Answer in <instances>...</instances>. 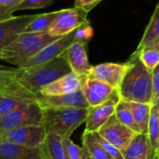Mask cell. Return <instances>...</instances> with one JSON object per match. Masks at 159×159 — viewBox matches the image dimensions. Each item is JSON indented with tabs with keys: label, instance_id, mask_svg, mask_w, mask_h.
<instances>
[{
	"label": "cell",
	"instance_id": "603a6c76",
	"mask_svg": "<svg viewBox=\"0 0 159 159\" xmlns=\"http://www.w3.org/2000/svg\"><path fill=\"white\" fill-rule=\"evenodd\" d=\"M134 117V121L140 129L141 133L147 134L148 125L151 116L152 104L141 102H129Z\"/></svg>",
	"mask_w": 159,
	"mask_h": 159
},
{
	"label": "cell",
	"instance_id": "484cf974",
	"mask_svg": "<svg viewBox=\"0 0 159 159\" xmlns=\"http://www.w3.org/2000/svg\"><path fill=\"white\" fill-rule=\"evenodd\" d=\"M133 55L138 56L143 64L150 71L153 72L154 69L159 64V51L149 47L140 52H134Z\"/></svg>",
	"mask_w": 159,
	"mask_h": 159
},
{
	"label": "cell",
	"instance_id": "4dcf8cb0",
	"mask_svg": "<svg viewBox=\"0 0 159 159\" xmlns=\"http://www.w3.org/2000/svg\"><path fill=\"white\" fill-rule=\"evenodd\" d=\"M54 0H23L18 7V10L44 8L51 5Z\"/></svg>",
	"mask_w": 159,
	"mask_h": 159
},
{
	"label": "cell",
	"instance_id": "4fadbf2b",
	"mask_svg": "<svg viewBox=\"0 0 159 159\" xmlns=\"http://www.w3.org/2000/svg\"><path fill=\"white\" fill-rule=\"evenodd\" d=\"M75 40H76V36H75V30L71 34L64 35L62 37H60L56 41H54L51 44L45 47L38 53H36L34 57H32L30 60H28L20 68L25 69V68L34 67V66L46 63V62H48V61H49L55 58H58Z\"/></svg>",
	"mask_w": 159,
	"mask_h": 159
},
{
	"label": "cell",
	"instance_id": "83f0119b",
	"mask_svg": "<svg viewBox=\"0 0 159 159\" xmlns=\"http://www.w3.org/2000/svg\"><path fill=\"white\" fill-rule=\"evenodd\" d=\"M62 143L70 159H87L82 147L76 145L70 137H63Z\"/></svg>",
	"mask_w": 159,
	"mask_h": 159
},
{
	"label": "cell",
	"instance_id": "836d02e7",
	"mask_svg": "<svg viewBox=\"0 0 159 159\" xmlns=\"http://www.w3.org/2000/svg\"><path fill=\"white\" fill-rule=\"evenodd\" d=\"M102 0H75V7H80L87 12L94 8Z\"/></svg>",
	"mask_w": 159,
	"mask_h": 159
},
{
	"label": "cell",
	"instance_id": "e575fe53",
	"mask_svg": "<svg viewBox=\"0 0 159 159\" xmlns=\"http://www.w3.org/2000/svg\"><path fill=\"white\" fill-rule=\"evenodd\" d=\"M151 48H155V49H157V50H158L159 51V37L152 44V46H151Z\"/></svg>",
	"mask_w": 159,
	"mask_h": 159
},
{
	"label": "cell",
	"instance_id": "d4e9b609",
	"mask_svg": "<svg viewBox=\"0 0 159 159\" xmlns=\"http://www.w3.org/2000/svg\"><path fill=\"white\" fill-rule=\"evenodd\" d=\"M115 116H116V118L118 119L119 122H121L122 124H124L128 128L131 129L135 132L141 133L139 127L137 126V124L134 121L131 106H130V103L129 102L121 100L116 108Z\"/></svg>",
	"mask_w": 159,
	"mask_h": 159
},
{
	"label": "cell",
	"instance_id": "f1b7e54d",
	"mask_svg": "<svg viewBox=\"0 0 159 159\" xmlns=\"http://www.w3.org/2000/svg\"><path fill=\"white\" fill-rule=\"evenodd\" d=\"M19 75V68H11L0 65V87L15 80Z\"/></svg>",
	"mask_w": 159,
	"mask_h": 159
},
{
	"label": "cell",
	"instance_id": "4316f807",
	"mask_svg": "<svg viewBox=\"0 0 159 159\" xmlns=\"http://www.w3.org/2000/svg\"><path fill=\"white\" fill-rule=\"evenodd\" d=\"M23 0H0V21L13 17V13L18 10V7Z\"/></svg>",
	"mask_w": 159,
	"mask_h": 159
},
{
	"label": "cell",
	"instance_id": "9c48e42d",
	"mask_svg": "<svg viewBox=\"0 0 159 159\" xmlns=\"http://www.w3.org/2000/svg\"><path fill=\"white\" fill-rule=\"evenodd\" d=\"M121 100L119 89H116L106 102L98 106L89 107V115L85 122L86 128L84 132L98 131L109 120V118L115 115L116 108Z\"/></svg>",
	"mask_w": 159,
	"mask_h": 159
},
{
	"label": "cell",
	"instance_id": "8992f818",
	"mask_svg": "<svg viewBox=\"0 0 159 159\" xmlns=\"http://www.w3.org/2000/svg\"><path fill=\"white\" fill-rule=\"evenodd\" d=\"M42 120L43 109L37 102H34L0 116V133L20 127L41 125Z\"/></svg>",
	"mask_w": 159,
	"mask_h": 159
},
{
	"label": "cell",
	"instance_id": "f546056e",
	"mask_svg": "<svg viewBox=\"0 0 159 159\" xmlns=\"http://www.w3.org/2000/svg\"><path fill=\"white\" fill-rule=\"evenodd\" d=\"M96 140L102 144V146L105 149V151L113 157L114 159H124L123 157V155L121 153V151L119 149H117L116 147H115L113 144H111L110 143H108L105 139H103L97 131L96 132H93Z\"/></svg>",
	"mask_w": 159,
	"mask_h": 159
},
{
	"label": "cell",
	"instance_id": "7402d4cb",
	"mask_svg": "<svg viewBox=\"0 0 159 159\" xmlns=\"http://www.w3.org/2000/svg\"><path fill=\"white\" fill-rule=\"evenodd\" d=\"M159 37V3L157 5L154 13L150 19L148 25L143 33V35L140 41V44L135 50V52H140L141 50L149 48Z\"/></svg>",
	"mask_w": 159,
	"mask_h": 159
},
{
	"label": "cell",
	"instance_id": "ba28073f",
	"mask_svg": "<svg viewBox=\"0 0 159 159\" xmlns=\"http://www.w3.org/2000/svg\"><path fill=\"white\" fill-rule=\"evenodd\" d=\"M47 131L44 126L32 125L9 129L1 133L2 141L9 142L15 144L38 148L41 147L47 138Z\"/></svg>",
	"mask_w": 159,
	"mask_h": 159
},
{
	"label": "cell",
	"instance_id": "277c9868",
	"mask_svg": "<svg viewBox=\"0 0 159 159\" xmlns=\"http://www.w3.org/2000/svg\"><path fill=\"white\" fill-rule=\"evenodd\" d=\"M89 108H43V120L47 133L71 137L72 133L86 122Z\"/></svg>",
	"mask_w": 159,
	"mask_h": 159
},
{
	"label": "cell",
	"instance_id": "9a60e30c",
	"mask_svg": "<svg viewBox=\"0 0 159 159\" xmlns=\"http://www.w3.org/2000/svg\"><path fill=\"white\" fill-rule=\"evenodd\" d=\"M36 15L13 16L8 20L0 21V56L5 48L11 44L20 34L25 32L27 25Z\"/></svg>",
	"mask_w": 159,
	"mask_h": 159
},
{
	"label": "cell",
	"instance_id": "ac0fdd59",
	"mask_svg": "<svg viewBox=\"0 0 159 159\" xmlns=\"http://www.w3.org/2000/svg\"><path fill=\"white\" fill-rule=\"evenodd\" d=\"M0 159H48L41 147L31 148L9 142H0Z\"/></svg>",
	"mask_w": 159,
	"mask_h": 159
},
{
	"label": "cell",
	"instance_id": "7a4b0ae2",
	"mask_svg": "<svg viewBox=\"0 0 159 159\" xmlns=\"http://www.w3.org/2000/svg\"><path fill=\"white\" fill-rule=\"evenodd\" d=\"M70 73L72 71L68 62L60 56L34 67L19 68V75L16 81L32 92L41 95V89Z\"/></svg>",
	"mask_w": 159,
	"mask_h": 159
},
{
	"label": "cell",
	"instance_id": "30bf717a",
	"mask_svg": "<svg viewBox=\"0 0 159 159\" xmlns=\"http://www.w3.org/2000/svg\"><path fill=\"white\" fill-rule=\"evenodd\" d=\"M97 132L120 151L127 147L131 140L138 134L119 122L115 115H113Z\"/></svg>",
	"mask_w": 159,
	"mask_h": 159
},
{
	"label": "cell",
	"instance_id": "52a82bcc",
	"mask_svg": "<svg viewBox=\"0 0 159 159\" xmlns=\"http://www.w3.org/2000/svg\"><path fill=\"white\" fill-rule=\"evenodd\" d=\"M88 13L80 7H71L61 9L51 24L48 34L52 36L62 37L79 28L81 25L89 21Z\"/></svg>",
	"mask_w": 159,
	"mask_h": 159
},
{
	"label": "cell",
	"instance_id": "ffe728a7",
	"mask_svg": "<svg viewBox=\"0 0 159 159\" xmlns=\"http://www.w3.org/2000/svg\"><path fill=\"white\" fill-rule=\"evenodd\" d=\"M82 148L87 159H114L96 140L93 132H83Z\"/></svg>",
	"mask_w": 159,
	"mask_h": 159
},
{
	"label": "cell",
	"instance_id": "6da1fadb",
	"mask_svg": "<svg viewBox=\"0 0 159 159\" xmlns=\"http://www.w3.org/2000/svg\"><path fill=\"white\" fill-rule=\"evenodd\" d=\"M129 61L131 62V67L128 71L119 88L121 99L129 102L152 104V72L143 64L136 55L132 54Z\"/></svg>",
	"mask_w": 159,
	"mask_h": 159
},
{
	"label": "cell",
	"instance_id": "5b68a950",
	"mask_svg": "<svg viewBox=\"0 0 159 159\" xmlns=\"http://www.w3.org/2000/svg\"><path fill=\"white\" fill-rule=\"evenodd\" d=\"M41 95H37L18 81L13 80L0 87V116H6L20 107L36 102Z\"/></svg>",
	"mask_w": 159,
	"mask_h": 159
},
{
	"label": "cell",
	"instance_id": "d590c367",
	"mask_svg": "<svg viewBox=\"0 0 159 159\" xmlns=\"http://www.w3.org/2000/svg\"><path fill=\"white\" fill-rule=\"evenodd\" d=\"M156 106H157V116H158V118H159V104L156 105Z\"/></svg>",
	"mask_w": 159,
	"mask_h": 159
},
{
	"label": "cell",
	"instance_id": "cb8c5ba5",
	"mask_svg": "<svg viewBox=\"0 0 159 159\" xmlns=\"http://www.w3.org/2000/svg\"><path fill=\"white\" fill-rule=\"evenodd\" d=\"M59 11H52L49 13L37 14L35 18L27 25L25 32L27 33H47L51 24L59 14Z\"/></svg>",
	"mask_w": 159,
	"mask_h": 159
},
{
	"label": "cell",
	"instance_id": "7c38bea8",
	"mask_svg": "<svg viewBox=\"0 0 159 159\" xmlns=\"http://www.w3.org/2000/svg\"><path fill=\"white\" fill-rule=\"evenodd\" d=\"M87 44L86 41L76 39L61 55L68 62L71 71L80 77L88 76L92 68L88 58Z\"/></svg>",
	"mask_w": 159,
	"mask_h": 159
},
{
	"label": "cell",
	"instance_id": "d6a6232c",
	"mask_svg": "<svg viewBox=\"0 0 159 159\" xmlns=\"http://www.w3.org/2000/svg\"><path fill=\"white\" fill-rule=\"evenodd\" d=\"M153 82V101L152 105L159 104V64L152 72Z\"/></svg>",
	"mask_w": 159,
	"mask_h": 159
},
{
	"label": "cell",
	"instance_id": "8d00e7d4",
	"mask_svg": "<svg viewBox=\"0 0 159 159\" xmlns=\"http://www.w3.org/2000/svg\"><path fill=\"white\" fill-rule=\"evenodd\" d=\"M2 141V138H1V133H0V142Z\"/></svg>",
	"mask_w": 159,
	"mask_h": 159
},
{
	"label": "cell",
	"instance_id": "3957f363",
	"mask_svg": "<svg viewBox=\"0 0 159 159\" xmlns=\"http://www.w3.org/2000/svg\"><path fill=\"white\" fill-rule=\"evenodd\" d=\"M59 38L60 37L50 35L48 32H24L3 49L0 60L14 64L16 67L20 68L41 49Z\"/></svg>",
	"mask_w": 159,
	"mask_h": 159
},
{
	"label": "cell",
	"instance_id": "5bb4252c",
	"mask_svg": "<svg viewBox=\"0 0 159 159\" xmlns=\"http://www.w3.org/2000/svg\"><path fill=\"white\" fill-rule=\"evenodd\" d=\"M116 89L89 76L82 77L81 91L89 107L98 106L106 102Z\"/></svg>",
	"mask_w": 159,
	"mask_h": 159
},
{
	"label": "cell",
	"instance_id": "44dd1931",
	"mask_svg": "<svg viewBox=\"0 0 159 159\" xmlns=\"http://www.w3.org/2000/svg\"><path fill=\"white\" fill-rule=\"evenodd\" d=\"M48 159H70L64 148L62 138L54 133H48L41 146Z\"/></svg>",
	"mask_w": 159,
	"mask_h": 159
},
{
	"label": "cell",
	"instance_id": "e0dca14e",
	"mask_svg": "<svg viewBox=\"0 0 159 159\" xmlns=\"http://www.w3.org/2000/svg\"><path fill=\"white\" fill-rule=\"evenodd\" d=\"M81 86L82 77L76 75L72 72L41 89L40 94L43 96H58L70 94L80 90Z\"/></svg>",
	"mask_w": 159,
	"mask_h": 159
},
{
	"label": "cell",
	"instance_id": "8fae6325",
	"mask_svg": "<svg viewBox=\"0 0 159 159\" xmlns=\"http://www.w3.org/2000/svg\"><path fill=\"white\" fill-rule=\"evenodd\" d=\"M131 67V62L128 61L124 63L105 62L92 66L88 76L104 82L111 87L119 89L124 77Z\"/></svg>",
	"mask_w": 159,
	"mask_h": 159
},
{
	"label": "cell",
	"instance_id": "d6986e66",
	"mask_svg": "<svg viewBox=\"0 0 159 159\" xmlns=\"http://www.w3.org/2000/svg\"><path fill=\"white\" fill-rule=\"evenodd\" d=\"M121 153L124 159H151L152 151L148 135L138 133Z\"/></svg>",
	"mask_w": 159,
	"mask_h": 159
},
{
	"label": "cell",
	"instance_id": "1f68e13d",
	"mask_svg": "<svg viewBox=\"0 0 159 159\" xmlns=\"http://www.w3.org/2000/svg\"><path fill=\"white\" fill-rule=\"evenodd\" d=\"M75 36L77 40H83L89 42L93 36V29L89 21H87L79 28L75 30Z\"/></svg>",
	"mask_w": 159,
	"mask_h": 159
},
{
	"label": "cell",
	"instance_id": "2e32d148",
	"mask_svg": "<svg viewBox=\"0 0 159 159\" xmlns=\"http://www.w3.org/2000/svg\"><path fill=\"white\" fill-rule=\"evenodd\" d=\"M41 108H89L81 89L70 94L58 96L41 95L36 101Z\"/></svg>",
	"mask_w": 159,
	"mask_h": 159
}]
</instances>
